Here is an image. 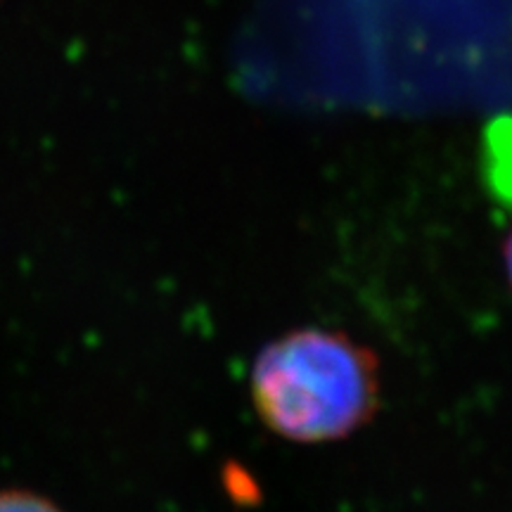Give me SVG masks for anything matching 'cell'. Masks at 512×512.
<instances>
[{
  "instance_id": "1",
  "label": "cell",
  "mask_w": 512,
  "mask_h": 512,
  "mask_svg": "<svg viewBox=\"0 0 512 512\" xmlns=\"http://www.w3.org/2000/svg\"><path fill=\"white\" fill-rule=\"evenodd\" d=\"M380 361L347 332L299 328L259 351L249 396L259 420L280 439L330 444L375 418Z\"/></svg>"
},
{
  "instance_id": "2",
  "label": "cell",
  "mask_w": 512,
  "mask_h": 512,
  "mask_svg": "<svg viewBox=\"0 0 512 512\" xmlns=\"http://www.w3.org/2000/svg\"><path fill=\"white\" fill-rule=\"evenodd\" d=\"M0 512H62L48 498L31 491H0Z\"/></svg>"
},
{
  "instance_id": "3",
  "label": "cell",
  "mask_w": 512,
  "mask_h": 512,
  "mask_svg": "<svg viewBox=\"0 0 512 512\" xmlns=\"http://www.w3.org/2000/svg\"><path fill=\"white\" fill-rule=\"evenodd\" d=\"M503 264H505V273H508V283L512 290V230L508 233V238H505V245H503Z\"/></svg>"
},
{
  "instance_id": "4",
  "label": "cell",
  "mask_w": 512,
  "mask_h": 512,
  "mask_svg": "<svg viewBox=\"0 0 512 512\" xmlns=\"http://www.w3.org/2000/svg\"><path fill=\"white\" fill-rule=\"evenodd\" d=\"M0 3H5V0H0Z\"/></svg>"
}]
</instances>
